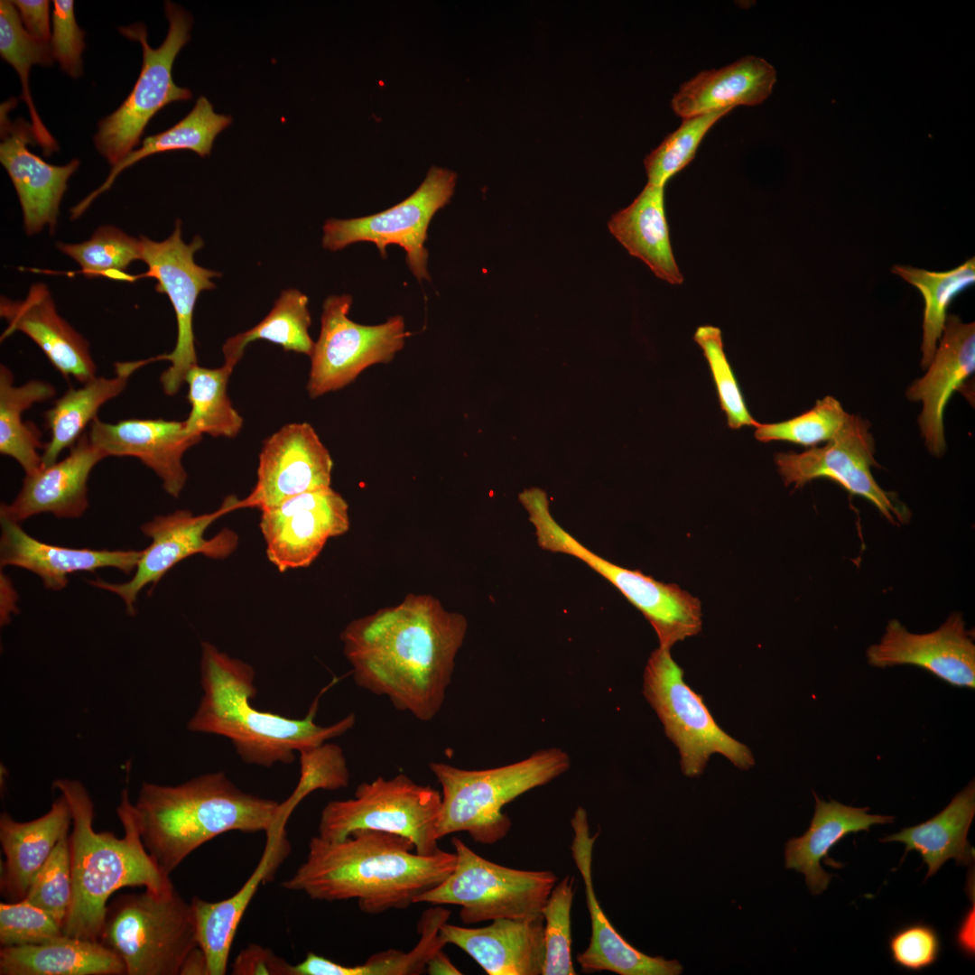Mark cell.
Returning a JSON list of instances; mask_svg holds the SVG:
<instances>
[{
	"label": "cell",
	"instance_id": "51",
	"mask_svg": "<svg viewBox=\"0 0 975 975\" xmlns=\"http://www.w3.org/2000/svg\"><path fill=\"white\" fill-rule=\"evenodd\" d=\"M63 936L62 926L27 899L0 904L2 947L40 944Z\"/></svg>",
	"mask_w": 975,
	"mask_h": 975
},
{
	"label": "cell",
	"instance_id": "20",
	"mask_svg": "<svg viewBox=\"0 0 975 975\" xmlns=\"http://www.w3.org/2000/svg\"><path fill=\"white\" fill-rule=\"evenodd\" d=\"M15 104L12 98L0 107V162L16 190L26 234H36L45 226L53 232L67 182L79 161L53 165L32 153L27 147L36 142L32 125L21 117L9 119L8 112Z\"/></svg>",
	"mask_w": 975,
	"mask_h": 975
},
{
	"label": "cell",
	"instance_id": "48",
	"mask_svg": "<svg viewBox=\"0 0 975 975\" xmlns=\"http://www.w3.org/2000/svg\"><path fill=\"white\" fill-rule=\"evenodd\" d=\"M24 898L63 925L72 898L69 831L62 834L33 877Z\"/></svg>",
	"mask_w": 975,
	"mask_h": 975
},
{
	"label": "cell",
	"instance_id": "22",
	"mask_svg": "<svg viewBox=\"0 0 975 975\" xmlns=\"http://www.w3.org/2000/svg\"><path fill=\"white\" fill-rule=\"evenodd\" d=\"M573 838L571 851L582 878L590 917L591 934L588 947L577 955L583 972L611 971L620 975H679L682 967L676 960L652 957L633 947L612 926L594 891L592 880L593 846L599 831L590 835L588 816L579 807L571 820Z\"/></svg>",
	"mask_w": 975,
	"mask_h": 975
},
{
	"label": "cell",
	"instance_id": "30",
	"mask_svg": "<svg viewBox=\"0 0 975 975\" xmlns=\"http://www.w3.org/2000/svg\"><path fill=\"white\" fill-rule=\"evenodd\" d=\"M289 850L286 837L269 838L261 860L241 888L228 898L209 902L193 897L190 908L198 946L204 952L209 975H224L238 924L262 883L270 880Z\"/></svg>",
	"mask_w": 975,
	"mask_h": 975
},
{
	"label": "cell",
	"instance_id": "44",
	"mask_svg": "<svg viewBox=\"0 0 975 975\" xmlns=\"http://www.w3.org/2000/svg\"><path fill=\"white\" fill-rule=\"evenodd\" d=\"M57 247L77 262L80 266L79 273L88 278L134 282V275L125 271L133 261L141 260L140 239L112 226L98 228L87 241L59 242Z\"/></svg>",
	"mask_w": 975,
	"mask_h": 975
},
{
	"label": "cell",
	"instance_id": "58",
	"mask_svg": "<svg viewBox=\"0 0 975 975\" xmlns=\"http://www.w3.org/2000/svg\"><path fill=\"white\" fill-rule=\"evenodd\" d=\"M425 972L430 975H460L462 972L441 951L436 952L428 961Z\"/></svg>",
	"mask_w": 975,
	"mask_h": 975
},
{
	"label": "cell",
	"instance_id": "38",
	"mask_svg": "<svg viewBox=\"0 0 975 975\" xmlns=\"http://www.w3.org/2000/svg\"><path fill=\"white\" fill-rule=\"evenodd\" d=\"M56 394L52 385L31 380L15 385L12 371L0 367V452L18 462L25 474L42 466L38 450L44 448L41 432L32 423L22 421V413L36 403L51 399Z\"/></svg>",
	"mask_w": 975,
	"mask_h": 975
},
{
	"label": "cell",
	"instance_id": "2",
	"mask_svg": "<svg viewBox=\"0 0 975 975\" xmlns=\"http://www.w3.org/2000/svg\"><path fill=\"white\" fill-rule=\"evenodd\" d=\"M455 863V852L422 856L404 836L357 830L340 840L312 837L306 859L282 887L313 900L356 899L363 913L379 915L415 904Z\"/></svg>",
	"mask_w": 975,
	"mask_h": 975
},
{
	"label": "cell",
	"instance_id": "39",
	"mask_svg": "<svg viewBox=\"0 0 975 975\" xmlns=\"http://www.w3.org/2000/svg\"><path fill=\"white\" fill-rule=\"evenodd\" d=\"M309 298L296 289L282 292L270 312L255 327L227 339L223 345L225 362L236 367L246 346L258 339L281 346L285 351L311 356L314 342L310 336L311 324Z\"/></svg>",
	"mask_w": 975,
	"mask_h": 975
},
{
	"label": "cell",
	"instance_id": "8",
	"mask_svg": "<svg viewBox=\"0 0 975 975\" xmlns=\"http://www.w3.org/2000/svg\"><path fill=\"white\" fill-rule=\"evenodd\" d=\"M520 502L529 514L539 546L574 556L608 580L636 607L655 629L659 646L669 648L701 630V603L676 584L655 580L637 570L618 566L594 553L552 517L544 491L525 490Z\"/></svg>",
	"mask_w": 975,
	"mask_h": 975
},
{
	"label": "cell",
	"instance_id": "57",
	"mask_svg": "<svg viewBox=\"0 0 975 975\" xmlns=\"http://www.w3.org/2000/svg\"><path fill=\"white\" fill-rule=\"evenodd\" d=\"M180 975H209L206 956L199 946H196L185 958Z\"/></svg>",
	"mask_w": 975,
	"mask_h": 975
},
{
	"label": "cell",
	"instance_id": "45",
	"mask_svg": "<svg viewBox=\"0 0 975 975\" xmlns=\"http://www.w3.org/2000/svg\"><path fill=\"white\" fill-rule=\"evenodd\" d=\"M851 415L836 398L827 395L818 400L812 409L787 421L758 422L755 426V437L763 442L782 441L815 447L834 439Z\"/></svg>",
	"mask_w": 975,
	"mask_h": 975
},
{
	"label": "cell",
	"instance_id": "13",
	"mask_svg": "<svg viewBox=\"0 0 975 975\" xmlns=\"http://www.w3.org/2000/svg\"><path fill=\"white\" fill-rule=\"evenodd\" d=\"M352 302L351 295L341 294L323 302L320 336L310 356L306 389L311 398L347 386L373 365L389 363L409 336L401 315L376 325L351 320Z\"/></svg>",
	"mask_w": 975,
	"mask_h": 975
},
{
	"label": "cell",
	"instance_id": "28",
	"mask_svg": "<svg viewBox=\"0 0 975 975\" xmlns=\"http://www.w3.org/2000/svg\"><path fill=\"white\" fill-rule=\"evenodd\" d=\"M1 566H16L38 575L45 588L60 590L69 574L116 568L125 574L135 571L142 550H92L45 543L28 534L20 524L0 517Z\"/></svg>",
	"mask_w": 975,
	"mask_h": 975
},
{
	"label": "cell",
	"instance_id": "10",
	"mask_svg": "<svg viewBox=\"0 0 975 975\" xmlns=\"http://www.w3.org/2000/svg\"><path fill=\"white\" fill-rule=\"evenodd\" d=\"M441 806L438 790L404 774L391 779L377 776L361 783L353 798L328 803L320 813L318 836L340 840L357 830L393 832L412 840L416 853L432 856L441 851L437 836Z\"/></svg>",
	"mask_w": 975,
	"mask_h": 975
},
{
	"label": "cell",
	"instance_id": "3",
	"mask_svg": "<svg viewBox=\"0 0 975 975\" xmlns=\"http://www.w3.org/2000/svg\"><path fill=\"white\" fill-rule=\"evenodd\" d=\"M135 808L144 848L171 873L192 851L228 831L284 830L282 803L248 794L225 773L204 774L177 785L144 782Z\"/></svg>",
	"mask_w": 975,
	"mask_h": 975
},
{
	"label": "cell",
	"instance_id": "21",
	"mask_svg": "<svg viewBox=\"0 0 975 975\" xmlns=\"http://www.w3.org/2000/svg\"><path fill=\"white\" fill-rule=\"evenodd\" d=\"M874 667L914 665L951 685L975 688V644L963 616L954 612L936 629L912 633L898 620H889L880 641L867 650Z\"/></svg>",
	"mask_w": 975,
	"mask_h": 975
},
{
	"label": "cell",
	"instance_id": "47",
	"mask_svg": "<svg viewBox=\"0 0 975 975\" xmlns=\"http://www.w3.org/2000/svg\"><path fill=\"white\" fill-rule=\"evenodd\" d=\"M574 878L553 887L541 913L543 917L544 962L542 975L576 974L571 960V910Z\"/></svg>",
	"mask_w": 975,
	"mask_h": 975
},
{
	"label": "cell",
	"instance_id": "16",
	"mask_svg": "<svg viewBox=\"0 0 975 975\" xmlns=\"http://www.w3.org/2000/svg\"><path fill=\"white\" fill-rule=\"evenodd\" d=\"M867 420L852 414L840 432L823 447L802 452H781L775 462L785 484L801 488L816 478H829L849 493L871 502L893 525L905 523L907 507L893 492L884 490L875 480L871 469L878 467L875 441Z\"/></svg>",
	"mask_w": 975,
	"mask_h": 975
},
{
	"label": "cell",
	"instance_id": "36",
	"mask_svg": "<svg viewBox=\"0 0 975 975\" xmlns=\"http://www.w3.org/2000/svg\"><path fill=\"white\" fill-rule=\"evenodd\" d=\"M145 360L116 363L113 377L95 376L81 387L70 388L56 399L44 413L45 426L51 433L42 454V466L58 461L59 455L70 449L83 434L85 428L96 419L100 407L119 395L126 387L133 373L145 364Z\"/></svg>",
	"mask_w": 975,
	"mask_h": 975
},
{
	"label": "cell",
	"instance_id": "29",
	"mask_svg": "<svg viewBox=\"0 0 975 975\" xmlns=\"http://www.w3.org/2000/svg\"><path fill=\"white\" fill-rule=\"evenodd\" d=\"M775 80L770 63L748 55L726 67L701 71L680 86L671 106L682 118L737 106H757L771 94Z\"/></svg>",
	"mask_w": 975,
	"mask_h": 975
},
{
	"label": "cell",
	"instance_id": "14",
	"mask_svg": "<svg viewBox=\"0 0 975 975\" xmlns=\"http://www.w3.org/2000/svg\"><path fill=\"white\" fill-rule=\"evenodd\" d=\"M456 180L454 172L432 166L415 191L398 204L366 217L327 220L322 246L339 251L354 243L370 242L385 258L386 246L398 245L406 253L412 274L419 281L429 280L428 227L435 213L450 200Z\"/></svg>",
	"mask_w": 975,
	"mask_h": 975
},
{
	"label": "cell",
	"instance_id": "41",
	"mask_svg": "<svg viewBox=\"0 0 975 975\" xmlns=\"http://www.w3.org/2000/svg\"><path fill=\"white\" fill-rule=\"evenodd\" d=\"M892 273L919 290L924 300L921 367L926 369L936 351L952 300L974 284L975 258L945 272L896 265Z\"/></svg>",
	"mask_w": 975,
	"mask_h": 975
},
{
	"label": "cell",
	"instance_id": "52",
	"mask_svg": "<svg viewBox=\"0 0 975 975\" xmlns=\"http://www.w3.org/2000/svg\"><path fill=\"white\" fill-rule=\"evenodd\" d=\"M888 951L893 962L901 969L921 971L937 962L942 942L933 926L922 922L911 923L890 935Z\"/></svg>",
	"mask_w": 975,
	"mask_h": 975
},
{
	"label": "cell",
	"instance_id": "49",
	"mask_svg": "<svg viewBox=\"0 0 975 975\" xmlns=\"http://www.w3.org/2000/svg\"><path fill=\"white\" fill-rule=\"evenodd\" d=\"M694 340L702 349L711 372L720 404L727 415L729 426L738 429L758 422L750 415L738 383L723 349L721 331L718 327L697 328Z\"/></svg>",
	"mask_w": 975,
	"mask_h": 975
},
{
	"label": "cell",
	"instance_id": "25",
	"mask_svg": "<svg viewBox=\"0 0 975 975\" xmlns=\"http://www.w3.org/2000/svg\"><path fill=\"white\" fill-rule=\"evenodd\" d=\"M107 456L84 432L61 460L25 474L10 504H2L0 517L20 524L39 514L77 518L88 506V480L93 468Z\"/></svg>",
	"mask_w": 975,
	"mask_h": 975
},
{
	"label": "cell",
	"instance_id": "32",
	"mask_svg": "<svg viewBox=\"0 0 975 975\" xmlns=\"http://www.w3.org/2000/svg\"><path fill=\"white\" fill-rule=\"evenodd\" d=\"M814 796L815 811L809 829L803 836L786 842L785 859V868L803 873L810 892L819 895L833 877L821 867L822 859H828L830 850L848 834L868 831L874 824L891 823L894 817L869 814L868 807H853L835 800L825 802Z\"/></svg>",
	"mask_w": 975,
	"mask_h": 975
},
{
	"label": "cell",
	"instance_id": "6",
	"mask_svg": "<svg viewBox=\"0 0 975 975\" xmlns=\"http://www.w3.org/2000/svg\"><path fill=\"white\" fill-rule=\"evenodd\" d=\"M570 766V757L557 748L537 751L506 766L481 770L431 762L430 770L441 786L439 840L466 831L478 843L501 840L512 825L503 807L521 794L548 784Z\"/></svg>",
	"mask_w": 975,
	"mask_h": 975
},
{
	"label": "cell",
	"instance_id": "42",
	"mask_svg": "<svg viewBox=\"0 0 975 975\" xmlns=\"http://www.w3.org/2000/svg\"><path fill=\"white\" fill-rule=\"evenodd\" d=\"M0 55L14 68L21 79L22 99L27 105L36 143L43 153L50 156L58 144L41 120L34 107L29 88V72L35 64L50 66L53 62L51 42L32 37L23 28L20 15L12 1H0Z\"/></svg>",
	"mask_w": 975,
	"mask_h": 975
},
{
	"label": "cell",
	"instance_id": "54",
	"mask_svg": "<svg viewBox=\"0 0 975 975\" xmlns=\"http://www.w3.org/2000/svg\"><path fill=\"white\" fill-rule=\"evenodd\" d=\"M234 975H293V965L259 944L251 943L240 951L231 964Z\"/></svg>",
	"mask_w": 975,
	"mask_h": 975
},
{
	"label": "cell",
	"instance_id": "18",
	"mask_svg": "<svg viewBox=\"0 0 975 975\" xmlns=\"http://www.w3.org/2000/svg\"><path fill=\"white\" fill-rule=\"evenodd\" d=\"M268 560L283 572L310 566L327 541L349 528L348 506L331 487L292 497L261 511Z\"/></svg>",
	"mask_w": 975,
	"mask_h": 975
},
{
	"label": "cell",
	"instance_id": "55",
	"mask_svg": "<svg viewBox=\"0 0 975 975\" xmlns=\"http://www.w3.org/2000/svg\"><path fill=\"white\" fill-rule=\"evenodd\" d=\"M12 3L20 15L25 31L38 41L50 42L51 38L50 2L46 0H14Z\"/></svg>",
	"mask_w": 975,
	"mask_h": 975
},
{
	"label": "cell",
	"instance_id": "43",
	"mask_svg": "<svg viewBox=\"0 0 975 975\" xmlns=\"http://www.w3.org/2000/svg\"><path fill=\"white\" fill-rule=\"evenodd\" d=\"M450 912L442 905H434L423 913L420 925V939L409 952L389 949L370 956L364 963L344 965L322 958L318 965L321 975H419L425 972L429 959L445 945L439 938L440 927L447 922Z\"/></svg>",
	"mask_w": 975,
	"mask_h": 975
},
{
	"label": "cell",
	"instance_id": "11",
	"mask_svg": "<svg viewBox=\"0 0 975 975\" xmlns=\"http://www.w3.org/2000/svg\"><path fill=\"white\" fill-rule=\"evenodd\" d=\"M456 863L437 887L415 901L460 906L465 924L497 918H531L541 911L556 884L550 870H520L489 861L453 837Z\"/></svg>",
	"mask_w": 975,
	"mask_h": 975
},
{
	"label": "cell",
	"instance_id": "37",
	"mask_svg": "<svg viewBox=\"0 0 975 975\" xmlns=\"http://www.w3.org/2000/svg\"><path fill=\"white\" fill-rule=\"evenodd\" d=\"M231 123L230 116L216 113L209 100L200 97L181 121L162 133L147 136L140 148L112 166L106 181L70 209L71 219L82 215L98 196L112 186L119 173L145 157L175 150H190L201 157L209 155L216 137Z\"/></svg>",
	"mask_w": 975,
	"mask_h": 975
},
{
	"label": "cell",
	"instance_id": "19",
	"mask_svg": "<svg viewBox=\"0 0 975 975\" xmlns=\"http://www.w3.org/2000/svg\"><path fill=\"white\" fill-rule=\"evenodd\" d=\"M333 461L330 451L308 422L281 427L264 441L256 482L238 508L261 511L306 493L330 487Z\"/></svg>",
	"mask_w": 975,
	"mask_h": 975
},
{
	"label": "cell",
	"instance_id": "50",
	"mask_svg": "<svg viewBox=\"0 0 975 975\" xmlns=\"http://www.w3.org/2000/svg\"><path fill=\"white\" fill-rule=\"evenodd\" d=\"M349 784V770L341 748L323 743L300 752V777L294 792L282 803L289 816L296 805L317 790L336 791Z\"/></svg>",
	"mask_w": 975,
	"mask_h": 975
},
{
	"label": "cell",
	"instance_id": "15",
	"mask_svg": "<svg viewBox=\"0 0 975 975\" xmlns=\"http://www.w3.org/2000/svg\"><path fill=\"white\" fill-rule=\"evenodd\" d=\"M139 239L141 260L148 270L135 276V280L141 277L156 279L155 291L168 296L176 316L175 347L171 353L159 356L160 360L171 363L161 375L160 382L163 392L172 396L185 382L188 371L198 365L193 332L197 299L202 291L214 289L211 278L221 274L195 263L194 254L203 246V240L196 236L186 244L181 238L180 220H176L172 234L163 241H153L144 236Z\"/></svg>",
	"mask_w": 975,
	"mask_h": 975
},
{
	"label": "cell",
	"instance_id": "56",
	"mask_svg": "<svg viewBox=\"0 0 975 975\" xmlns=\"http://www.w3.org/2000/svg\"><path fill=\"white\" fill-rule=\"evenodd\" d=\"M974 920L975 904L972 902V905L966 911L959 923L954 936V942L958 950L968 959H973L975 954Z\"/></svg>",
	"mask_w": 975,
	"mask_h": 975
},
{
	"label": "cell",
	"instance_id": "34",
	"mask_svg": "<svg viewBox=\"0 0 975 975\" xmlns=\"http://www.w3.org/2000/svg\"><path fill=\"white\" fill-rule=\"evenodd\" d=\"M1 975H121L122 960L98 941L63 936L40 944L2 947Z\"/></svg>",
	"mask_w": 975,
	"mask_h": 975
},
{
	"label": "cell",
	"instance_id": "35",
	"mask_svg": "<svg viewBox=\"0 0 975 975\" xmlns=\"http://www.w3.org/2000/svg\"><path fill=\"white\" fill-rule=\"evenodd\" d=\"M974 816L975 784L972 780L935 816L887 835L880 841L905 844V855L910 850L917 851L927 865L928 878L950 859L957 865L970 866L973 863L974 849L967 835Z\"/></svg>",
	"mask_w": 975,
	"mask_h": 975
},
{
	"label": "cell",
	"instance_id": "9",
	"mask_svg": "<svg viewBox=\"0 0 975 975\" xmlns=\"http://www.w3.org/2000/svg\"><path fill=\"white\" fill-rule=\"evenodd\" d=\"M169 22L167 35L156 49L147 42V30L137 23L118 27L125 38L140 42L143 64L139 77L125 101L112 114L98 124L94 136L97 150L115 166L140 144L147 124L170 103L192 98L189 88L177 86L172 79V66L180 51L190 39L192 17L176 4L166 1Z\"/></svg>",
	"mask_w": 975,
	"mask_h": 975
},
{
	"label": "cell",
	"instance_id": "33",
	"mask_svg": "<svg viewBox=\"0 0 975 975\" xmlns=\"http://www.w3.org/2000/svg\"><path fill=\"white\" fill-rule=\"evenodd\" d=\"M608 227L629 255L643 261L656 277L682 283L670 242L664 187L647 183L629 206L610 218Z\"/></svg>",
	"mask_w": 975,
	"mask_h": 975
},
{
	"label": "cell",
	"instance_id": "23",
	"mask_svg": "<svg viewBox=\"0 0 975 975\" xmlns=\"http://www.w3.org/2000/svg\"><path fill=\"white\" fill-rule=\"evenodd\" d=\"M88 435L107 457L138 459L159 477L163 489L175 498L181 495L188 478L182 457L202 438L187 433L183 421L135 418L116 423L96 418L89 425Z\"/></svg>",
	"mask_w": 975,
	"mask_h": 975
},
{
	"label": "cell",
	"instance_id": "4",
	"mask_svg": "<svg viewBox=\"0 0 975 975\" xmlns=\"http://www.w3.org/2000/svg\"><path fill=\"white\" fill-rule=\"evenodd\" d=\"M254 681L255 671L250 664L203 642L200 658L203 695L187 723L188 729L224 737L231 741L244 762L271 767L292 763L295 752L339 737L356 723L353 713L330 726H320L314 721L323 690L302 719L260 710L251 702L257 692Z\"/></svg>",
	"mask_w": 975,
	"mask_h": 975
},
{
	"label": "cell",
	"instance_id": "26",
	"mask_svg": "<svg viewBox=\"0 0 975 975\" xmlns=\"http://www.w3.org/2000/svg\"><path fill=\"white\" fill-rule=\"evenodd\" d=\"M543 915L497 918L487 926L466 928L444 923L439 938L470 956L488 975H539L544 962Z\"/></svg>",
	"mask_w": 975,
	"mask_h": 975
},
{
	"label": "cell",
	"instance_id": "53",
	"mask_svg": "<svg viewBox=\"0 0 975 975\" xmlns=\"http://www.w3.org/2000/svg\"><path fill=\"white\" fill-rule=\"evenodd\" d=\"M85 32L74 15L72 0H54L51 45L54 60L72 78L83 74L81 55L85 49Z\"/></svg>",
	"mask_w": 975,
	"mask_h": 975
},
{
	"label": "cell",
	"instance_id": "17",
	"mask_svg": "<svg viewBox=\"0 0 975 975\" xmlns=\"http://www.w3.org/2000/svg\"><path fill=\"white\" fill-rule=\"evenodd\" d=\"M237 500L227 498L217 511L200 515H194L189 510H176L154 516L140 528L143 534L151 539V543L142 550L133 578L124 583L101 580L89 583L119 596L127 613L134 615L139 592L148 585L154 586L177 563L195 554L223 559L237 549L238 537L230 529L224 528L209 539L204 534L219 516L237 509Z\"/></svg>",
	"mask_w": 975,
	"mask_h": 975
},
{
	"label": "cell",
	"instance_id": "1",
	"mask_svg": "<svg viewBox=\"0 0 975 975\" xmlns=\"http://www.w3.org/2000/svg\"><path fill=\"white\" fill-rule=\"evenodd\" d=\"M468 623L431 595L351 621L341 632L355 683L422 721L441 710Z\"/></svg>",
	"mask_w": 975,
	"mask_h": 975
},
{
	"label": "cell",
	"instance_id": "40",
	"mask_svg": "<svg viewBox=\"0 0 975 975\" xmlns=\"http://www.w3.org/2000/svg\"><path fill=\"white\" fill-rule=\"evenodd\" d=\"M234 367L226 363L217 368L196 365L188 371L185 383L190 411L183 421L187 433L234 438L240 432L244 420L227 391Z\"/></svg>",
	"mask_w": 975,
	"mask_h": 975
},
{
	"label": "cell",
	"instance_id": "31",
	"mask_svg": "<svg viewBox=\"0 0 975 975\" xmlns=\"http://www.w3.org/2000/svg\"><path fill=\"white\" fill-rule=\"evenodd\" d=\"M70 823V809L60 794L45 814L32 821L17 822L6 812L1 813L0 842L5 860L0 888L4 896L25 897L33 877Z\"/></svg>",
	"mask_w": 975,
	"mask_h": 975
},
{
	"label": "cell",
	"instance_id": "27",
	"mask_svg": "<svg viewBox=\"0 0 975 975\" xmlns=\"http://www.w3.org/2000/svg\"><path fill=\"white\" fill-rule=\"evenodd\" d=\"M0 314L7 321L2 340L21 331L37 344L63 376H72L82 384L96 376L88 342L58 314L44 283L32 284L23 300L2 296Z\"/></svg>",
	"mask_w": 975,
	"mask_h": 975
},
{
	"label": "cell",
	"instance_id": "46",
	"mask_svg": "<svg viewBox=\"0 0 975 975\" xmlns=\"http://www.w3.org/2000/svg\"><path fill=\"white\" fill-rule=\"evenodd\" d=\"M732 109L683 118L681 125L668 135L645 161L648 182L664 187L667 181L687 166L710 129Z\"/></svg>",
	"mask_w": 975,
	"mask_h": 975
},
{
	"label": "cell",
	"instance_id": "12",
	"mask_svg": "<svg viewBox=\"0 0 975 975\" xmlns=\"http://www.w3.org/2000/svg\"><path fill=\"white\" fill-rule=\"evenodd\" d=\"M643 680V694L678 748L685 775H700L713 754L724 756L740 769L754 766L750 749L720 729L703 698L685 683L683 671L669 648L659 646L651 653Z\"/></svg>",
	"mask_w": 975,
	"mask_h": 975
},
{
	"label": "cell",
	"instance_id": "7",
	"mask_svg": "<svg viewBox=\"0 0 975 975\" xmlns=\"http://www.w3.org/2000/svg\"><path fill=\"white\" fill-rule=\"evenodd\" d=\"M99 942L122 960L127 975H180L198 946L190 904L173 886L122 894L107 905Z\"/></svg>",
	"mask_w": 975,
	"mask_h": 975
},
{
	"label": "cell",
	"instance_id": "5",
	"mask_svg": "<svg viewBox=\"0 0 975 975\" xmlns=\"http://www.w3.org/2000/svg\"><path fill=\"white\" fill-rule=\"evenodd\" d=\"M52 786L70 809V851L72 898L62 925L64 935L98 941L109 896L121 887H144L163 891L173 885L144 846L135 804L124 789L117 806L122 838L93 828L94 804L84 785L60 778Z\"/></svg>",
	"mask_w": 975,
	"mask_h": 975
},
{
	"label": "cell",
	"instance_id": "24",
	"mask_svg": "<svg viewBox=\"0 0 975 975\" xmlns=\"http://www.w3.org/2000/svg\"><path fill=\"white\" fill-rule=\"evenodd\" d=\"M927 372L915 380L906 397L923 404L918 417L921 435L928 451L936 457L946 449L943 415L945 407L958 389L975 370V324L947 315L936 351Z\"/></svg>",
	"mask_w": 975,
	"mask_h": 975
}]
</instances>
